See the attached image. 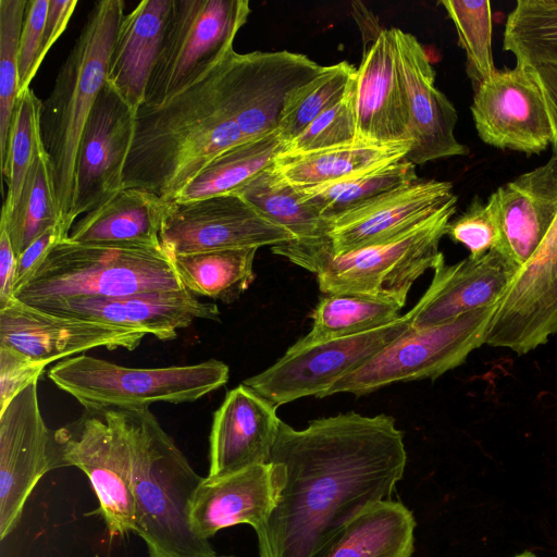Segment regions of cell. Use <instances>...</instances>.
Instances as JSON below:
<instances>
[{"instance_id":"10","label":"cell","mask_w":557,"mask_h":557,"mask_svg":"<svg viewBox=\"0 0 557 557\" xmlns=\"http://www.w3.org/2000/svg\"><path fill=\"white\" fill-rule=\"evenodd\" d=\"M432 295L429 286L413 308L386 325L312 345L294 344L271 367L243 383L276 408L307 396L324 397L338 380L406 333Z\"/></svg>"},{"instance_id":"17","label":"cell","mask_w":557,"mask_h":557,"mask_svg":"<svg viewBox=\"0 0 557 557\" xmlns=\"http://www.w3.org/2000/svg\"><path fill=\"white\" fill-rule=\"evenodd\" d=\"M455 202L451 183L419 180L331 218L326 246L339 255L391 240Z\"/></svg>"},{"instance_id":"24","label":"cell","mask_w":557,"mask_h":557,"mask_svg":"<svg viewBox=\"0 0 557 557\" xmlns=\"http://www.w3.org/2000/svg\"><path fill=\"white\" fill-rule=\"evenodd\" d=\"M502 243L498 251L521 268L531 259L557 218V157L521 174L492 194Z\"/></svg>"},{"instance_id":"27","label":"cell","mask_w":557,"mask_h":557,"mask_svg":"<svg viewBox=\"0 0 557 557\" xmlns=\"http://www.w3.org/2000/svg\"><path fill=\"white\" fill-rule=\"evenodd\" d=\"M411 147V140L380 144L357 139L307 152L282 151L271 168L294 187H315L404 159Z\"/></svg>"},{"instance_id":"13","label":"cell","mask_w":557,"mask_h":557,"mask_svg":"<svg viewBox=\"0 0 557 557\" xmlns=\"http://www.w3.org/2000/svg\"><path fill=\"white\" fill-rule=\"evenodd\" d=\"M471 112L480 138L496 148L533 154L553 144L547 107L529 66L497 70L478 85Z\"/></svg>"},{"instance_id":"37","label":"cell","mask_w":557,"mask_h":557,"mask_svg":"<svg viewBox=\"0 0 557 557\" xmlns=\"http://www.w3.org/2000/svg\"><path fill=\"white\" fill-rule=\"evenodd\" d=\"M42 101L28 88L18 96L10 127L8 152L1 165L8 185L1 215L16 207L27 173L44 145L40 133Z\"/></svg>"},{"instance_id":"1","label":"cell","mask_w":557,"mask_h":557,"mask_svg":"<svg viewBox=\"0 0 557 557\" xmlns=\"http://www.w3.org/2000/svg\"><path fill=\"white\" fill-rule=\"evenodd\" d=\"M270 462L284 471L276 506L256 532L260 557H325L346 527L389 500L407 451L392 416L357 412L281 422Z\"/></svg>"},{"instance_id":"41","label":"cell","mask_w":557,"mask_h":557,"mask_svg":"<svg viewBox=\"0 0 557 557\" xmlns=\"http://www.w3.org/2000/svg\"><path fill=\"white\" fill-rule=\"evenodd\" d=\"M446 235L466 246L472 258L482 257L493 249L499 250L502 233L494 196L491 195L486 203L473 198L458 218L450 220Z\"/></svg>"},{"instance_id":"32","label":"cell","mask_w":557,"mask_h":557,"mask_svg":"<svg viewBox=\"0 0 557 557\" xmlns=\"http://www.w3.org/2000/svg\"><path fill=\"white\" fill-rule=\"evenodd\" d=\"M416 166L404 158L329 184L295 188L308 205L330 220L384 194L419 181Z\"/></svg>"},{"instance_id":"14","label":"cell","mask_w":557,"mask_h":557,"mask_svg":"<svg viewBox=\"0 0 557 557\" xmlns=\"http://www.w3.org/2000/svg\"><path fill=\"white\" fill-rule=\"evenodd\" d=\"M557 334V218L498 302L485 343L524 355Z\"/></svg>"},{"instance_id":"2","label":"cell","mask_w":557,"mask_h":557,"mask_svg":"<svg viewBox=\"0 0 557 557\" xmlns=\"http://www.w3.org/2000/svg\"><path fill=\"white\" fill-rule=\"evenodd\" d=\"M122 411L132 448L135 533L149 557H218L189 522V504L203 478L149 408Z\"/></svg>"},{"instance_id":"31","label":"cell","mask_w":557,"mask_h":557,"mask_svg":"<svg viewBox=\"0 0 557 557\" xmlns=\"http://www.w3.org/2000/svg\"><path fill=\"white\" fill-rule=\"evenodd\" d=\"M283 149L284 144L276 131L238 144L212 159L173 201L232 194L268 168Z\"/></svg>"},{"instance_id":"6","label":"cell","mask_w":557,"mask_h":557,"mask_svg":"<svg viewBox=\"0 0 557 557\" xmlns=\"http://www.w3.org/2000/svg\"><path fill=\"white\" fill-rule=\"evenodd\" d=\"M48 376L85 409H127L149 408L158 401H196L224 386L230 369L216 359L186 366L128 368L82 354L57 362Z\"/></svg>"},{"instance_id":"26","label":"cell","mask_w":557,"mask_h":557,"mask_svg":"<svg viewBox=\"0 0 557 557\" xmlns=\"http://www.w3.org/2000/svg\"><path fill=\"white\" fill-rule=\"evenodd\" d=\"M166 202L141 188H123L86 213L71 228L78 244L162 247L160 232Z\"/></svg>"},{"instance_id":"30","label":"cell","mask_w":557,"mask_h":557,"mask_svg":"<svg viewBox=\"0 0 557 557\" xmlns=\"http://www.w3.org/2000/svg\"><path fill=\"white\" fill-rule=\"evenodd\" d=\"M232 194L243 198L273 224L288 231L295 240L327 237L329 220L308 205L294 186L272 170L271 164Z\"/></svg>"},{"instance_id":"23","label":"cell","mask_w":557,"mask_h":557,"mask_svg":"<svg viewBox=\"0 0 557 557\" xmlns=\"http://www.w3.org/2000/svg\"><path fill=\"white\" fill-rule=\"evenodd\" d=\"M520 270V265L496 249L454 264H446L442 253L433 268L432 298L414 319L412 329L438 325L498 304Z\"/></svg>"},{"instance_id":"7","label":"cell","mask_w":557,"mask_h":557,"mask_svg":"<svg viewBox=\"0 0 557 557\" xmlns=\"http://www.w3.org/2000/svg\"><path fill=\"white\" fill-rule=\"evenodd\" d=\"M54 436L58 468L76 467L87 475L110 536L135 532L132 448L122 409H85Z\"/></svg>"},{"instance_id":"4","label":"cell","mask_w":557,"mask_h":557,"mask_svg":"<svg viewBox=\"0 0 557 557\" xmlns=\"http://www.w3.org/2000/svg\"><path fill=\"white\" fill-rule=\"evenodd\" d=\"M451 203L391 240L335 255L326 238L290 240L271 247L273 253L317 274L324 294H350L406 305L413 283L434 268L440 242L456 212Z\"/></svg>"},{"instance_id":"44","label":"cell","mask_w":557,"mask_h":557,"mask_svg":"<svg viewBox=\"0 0 557 557\" xmlns=\"http://www.w3.org/2000/svg\"><path fill=\"white\" fill-rule=\"evenodd\" d=\"M70 231L71 228L61 222L46 231L16 257L15 290L34 275L58 244L69 238Z\"/></svg>"},{"instance_id":"40","label":"cell","mask_w":557,"mask_h":557,"mask_svg":"<svg viewBox=\"0 0 557 557\" xmlns=\"http://www.w3.org/2000/svg\"><path fill=\"white\" fill-rule=\"evenodd\" d=\"M355 76V75H354ZM357 136L354 77L335 104L315 117L283 151L307 152L350 144Z\"/></svg>"},{"instance_id":"38","label":"cell","mask_w":557,"mask_h":557,"mask_svg":"<svg viewBox=\"0 0 557 557\" xmlns=\"http://www.w3.org/2000/svg\"><path fill=\"white\" fill-rule=\"evenodd\" d=\"M440 3L456 27L467 55L468 76L478 86L497 71L492 53L491 3L487 0H444Z\"/></svg>"},{"instance_id":"15","label":"cell","mask_w":557,"mask_h":557,"mask_svg":"<svg viewBox=\"0 0 557 557\" xmlns=\"http://www.w3.org/2000/svg\"><path fill=\"white\" fill-rule=\"evenodd\" d=\"M135 111L106 83L86 123L76 163L73 220L124 188V168L134 136Z\"/></svg>"},{"instance_id":"43","label":"cell","mask_w":557,"mask_h":557,"mask_svg":"<svg viewBox=\"0 0 557 557\" xmlns=\"http://www.w3.org/2000/svg\"><path fill=\"white\" fill-rule=\"evenodd\" d=\"M49 0H28L18 44L20 95L35 77L34 64L39 52Z\"/></svg>"},{"instance_id":"21","label":"cell","mask_w":557,"mask_h":557,"mask_svg":"<svg viewBox=\"0 0 557 557\" xmlns=\"http://www.w3.org/2000/svg\"><path fill=\"white\" fill-rule=\"evenodd\" d=\"M283 481L284 471L274 462L203 478L189 504L191 530L206 541L236 524L259 530L276 506Z\"/></svg>"},{"instance_id":"48","label":"cell","mask_w":557,"mask_h":557,"mask_svg":"<svg viewBox=\"0 0 557 557\" xmlns=\"http://www.w3.org/2000/svg\"><path fill=\"white\" fill-rule=\"evenodd\" d=\"M512 557H539L537 555H535L534 553L532 552H529V550H525V552H522L516 556H512Z\"/></svg>"},{"instance_id":"42","label":"cell","mask_w":557,"mask_h":557,"mask_svg":"<svg viewBox=\"0 0 557 557\" xmlns=\"http://www.w3.org/2000/svg\"><path fill=\"white\" fill-rule=\"evenodd\" d=\"M47 364L0 345V412L30 384L38 382Z\"/></svg>"},{"instance_id":"33","label":"cell","mask_w":557,"mask_h":557,"mask_svg":"<svg viewBox=\"0 0 557 557\" xmlns=\"http://www.w3.org/2000/svg\"><path fill=\"white\" fill-rule=\"evenodd\" d=\"M63 222L58 205L54 173L44 145L27 173L14 210L1 215L16 257L49 228ZM64 223V222H63Z\"/></svg>"},{"instance_id":"19","label":"cell","mask_w":557,"mask_h":557,"mask_svg":"<svg viewBox=\"0 0 557 557\" xmlns=\"http://www.w3.org/2000/svg\"><path fill=\"white\" fill-rule=\"evenodd\" d=\"M400 70L407 88L409 133L412 147L406 159L416 165L467 156L469 149L454 134L457 111L435 86V72L430 59L410 33L395 27Z\"/></svg>"},{"instance_id":"9","label":"cell","mask_w":557,"mask_h":557,"mask_svg":"<svg viewBox=\"0 0 557 557\" xmlns=\"http://www.w3.org/2000/svg\"><path fill=\"white\" fill-rule=\"evenodd\" d=\"M498 304L473 310L445 323L411 327L364 364L338 380L324 395L372 393L397 382L435 380L462 364L485 343Z\"/></svg>"},{"instance_id":"18","label":"cell","mask_w":557,"mask_h":557,"mask_svg":"<svg viewBox=\"0 0 557 557\" xmlns=\"http://www.w3.org/2000/svg\"><path fill=\"white\" fill-rule=\"evenodd\" d=\"M57 315L138 330L161 341L176 338L195 320H220L216 304L200 301L185 288L145 292L119 297H78L32 304Z\"/></svg>"},{"instance_id":"11","label":"cell","mask_w":557,"mask_h":557,"mask_svg":"<svg viewBox=\"0 0 557 557\" xmlns=\"http://www.w3.org/2000/svg\"><path fill=\"white\" fill-rule=\"evenodd\" d=\"M234 194L166 202L160 240L172 258L236 248H260L294 240Z\"/></svg>"},{"instance_id":"16","label":"cell","mask_w":557,"mask_h":557,"mask_svg":"<svg viewBox=\"0 0 557 557\" xmlns=\"http://www.w3.org/2000/svg\"><path fill=\"white\" fill-rule=\"evenodd\" d=\"M146 335L138 330L41 311L15 297L0 309V345L46 364L99 347L134 350Z\"/></svg>"},{"instance_id":"45","label":"cell","mask_w":557,"mask_h":557,"mask_svg":"<svg viewBox=\"0 0 557 557\" xmlns=\"http://www.w3.org/2000/svg\"><path fill=\"white\" fill-rule=\"evenodd\" d=\"M77 3L76 0H49L41 45L34 64L35 75L49 49L65 30Z\"/></svg>"},{"instance_id":"22","label":"cell","mask_w":557,"mask_h":557,"mask_svg":"<svg viewBox=\"0 0 557 557\" xmlns=\"http://www.w3.org/2000/svg\"><path fill=\"white\" fill-rule=\"evenodd\" d=\"M281 422L276 407L244 383L228 391L213 413L208 476L269 463Z\"/></svg>"},{"instance_id":"28","label":"cell","mask_w":557,"mask_h":557,"mask_svg":"<svg viewBox=\"0 0 557 557\" xmlns=\"http://www.w3.org/2000/svg\"><path fill=\"white\" fill-rule=\"evenodd\" d=\"M414 529L403 503L382 500L354 519L325 557H411Z\"/></svg>"},{"instance_id":"35","label":"cell","mask_w":557,"mask_h":557,"mask_svg":"<svg viewBox=\"0 0 557 557\" xmlns=\"http://www.w3.org/2000/svg\"><path fill=\"white\" fill-rule=\"evenodd\" d=\"M504 49L517 64L557 63V0H519L504 30Z\"/></svg>"},{"instance_id":"29","label":"cell","mask_w":557,"mask_h":557,"mask_svg":"<svg viewBox=\"0 0 557 557\" xmlns=\"http://www.w3.org/2000/svg\"><path fill=\"white\" fill-rule=\"evenodd\" d=\"M258 248L212 250L172 257L176 275L186 290L230 304L253 282Z\"/></svg>"},{"instance_id":"3","label":"cell","mask_w":557,"mask_h":557,"mask_svg":"<svg viewBox=\"0 0 557 557\" xmlns=\"http://www.w3.org/2000/svg\"><path fill=\"white\" fill-rule=\"evenodd\" d=\"M124 17V1L101 0L90 10L78 39L42 101L40 133L51 161L58 205L72 228L75 175L84 129L107 83L110 58Z\"/></svg>"},{"instance_id":"36","label":"cell","mask_w":557,"mask_h":557,"mask_svg":"<svg viewBox=\"0 0 557 557\" xmlns=\"http://www.w3.org/2000/svg\"><path fill=\"white\" fill-rule=\"evenodd\" d=\"M356 69L347 61L324 66L317 76L288 94L276 127L284 147L343 98Z\"/></svg>"},{"instance_id":"34","label":"cell","mask_w":557,"mask_h":557,"mask_svg":"<svg viewBox=\"0 0 557 557\" xmlns=\"http://www.w3.org/2000/svg\"><path fill=\"white\" fill-rule=\"evenodd\" d=\"M395 302L350 294H326L312 310V329L295 344L312 345L363 333L400 317Z\"/></svg>"},{"instance_id":"8","label":"cell","mask_w":557,"mask_h":557,"mask_svg":"<svg viewBox=\"0 0 557 557\" xmlns=\"http://www.w3.org/2000/svg\"><path fill=\"white\" fill-rule=\"evenodd\" d=\"M248 0H172L143 106H159L234 50Z\"/></svg>"},{"instance_id":"39","label":"cell","mask_w":557,"mask_h":557,"mask_svg":"<svg viewBox=\"0 0 557 557\" xmlns=\"http://www.w3.org/2000/svg\"><path fill=\"white\" fill-rule=\"evenodd\" d=\"M26 0H0V160L4 163L20 96L18 44Z\"/></svg>"},{"instance_id":"46","label":"cell","mask_w":557,"mask_h":557,"mask_svg":"<svg viewBox=\"0 0 557 557\" xmlns=\"http://www.w3.org/2000/svg\"><path fill=\"white\" fill-rule=\"evenodd\" d=\"M529 67L533 72L547 107L554 133L553 156L557 157V63H540Z\"/></svg>"},{"instance_id":"47","label":"cell","mask_w":557,"mask_h":557,"mask_svg":"<svg viewBox=\"0 0 557 557\" xmlns=\"http://www.w3.org/2000/svg\"><path fill=\"white\" fill-rule=\"evenodd\" d=\"M16 278V253L4 226L0 225V309L13 298Z\"/></svg>"},{"instance_id":"5","label":"cell","mask_w":557,"mask_h":557,"mask_svg":"<svg viewBox=\"0 0 557 557\" xmlns=\"http://www.w3.org/2000/svg\"><path fill=\"white\" fill-rule=\"evenodd\" d=\"M183 286L163 247L58 244L14 293L27 305L78 297H119Z\"/></svg>"},{"instance_id":"25","label":"cell","mask_w":557,"mask_h":557,"mask_svg":"<svg viewBox=\"0 0 557 557\" xmlns=\"http://www.w3.org/2000/svg\"><path fill=\"white\" fill-rule=\"evenodd\" d=\"M171 8L172 0H143L122 20L107 82L135 112L145 103Z\"/></svg>"},{"instance_id":"20","label":"cell","mask_w":557,"mask_h":557,"mask_svg":"<svg viewBox=\"0 0 557 557\" xmlns=\"http://www.w3.org/2000/svg\"><path fill=\"white\" fill-rule=\"evenodd\" d=\"M354 85L356 139L380 144L411 140L395 27L379 32L356 69Z\"/></svg>"},{"instance_id":"12","label":"cell","mask_w":557,"mask_h":557,"mask_svg":"<svg viewBox=\"0 0 557 557\" xmlns=\"http://www.w3.org/2000/svg\"><path fill=\"white\" fill-rule=\"evenodd\" d=\"M58 469L54 431L41 414L37 382L0 412V539L11 534L39 480Z\"/></svg>"},{"instance_id":"49","label":"cell","mask_w":557,"mask_h":557,"mask_svg":"<svg viewBox=\"0 0 557 557\" xmlns=\"http://www.w3.org/2000/svg\"><path fill=\"white\" fill-rule=\"evenodd\" d=\"M218 557H230V556H218Z\"/></svg>"}]
</instances>
